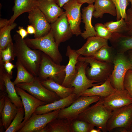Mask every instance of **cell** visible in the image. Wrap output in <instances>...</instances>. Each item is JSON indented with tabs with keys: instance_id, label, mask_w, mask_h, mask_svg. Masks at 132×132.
<instances>
[{
	"instance_id": "obj_3",
	"label": "cell",
	"mask_w": 132,
	"mask_h": 132,
	"mask_svg": "<svg viewBox=\"0 0 132 132\" xmlns=\"http://www.w3.org/2000/svg\"><path fill=\"white\" fill-rule=\"evenodd\" d=\"M26 44L31 48L40 50L49 56L55 62L60 64L62 57L55 42L52 31L43 37L34 39L27 38L24 39Z\"/></svg>"
},
{
	"instance_id": "obj_30",
	"label": "cell",
	"mask_w": 132,
	"mask_h": 132,
	"mask_svg": "<svg viewBox=\"0 0 132 132\" xmlns=\"http://www.w3.org/2000/svg\"><path fill=\"white\" fill-rule=\"evenodd\" d=\"M117 53L116 50L112 47L108 45L102 47L93 57L102 62L113 64Z\"/></svg>"
},
{
	"instance_id": "obj_45",
	"label": "cell",
	"mask_w": 132,
	"mask_h": 132,
	"mask_svg": "<svg viewBox=\"0 0 132 132\" xmlns=\"http://www.w3.org/2000/svg\"><path fill=\"white\" fill-rule=\"evenodd\" d=\"M125 53L131 65L130 69L132 70V49L128 51Z\"/></svg>"
},
{
	"instance_id": "obj_43",
	"label": "cell",
	"mask_w": 132,
	"mask_h": 132,
	"mask_svg": "<svg viewBox=\"0 0 132 132\" xmlns=\"http://www.w3.org/2000/svg\"><path fill=\"white\" fill-rule=\"evenodd\" d=\"M18 30L16 31L17 33L24 39L28 34L27 31L24 29L23 27L19 26L18 27Z\"/></svg>"
},
{
	"instance_id": "obj_14",
	"label": "cell",
	"mask_w": 132,
	"mask_h": 132,
	"mask_svg": "<svg viewBox=\"0 0 132 132\" xmlns=\"http://www.w3.org/2000/svg\"><path fill=\"white\" fill-rule=\"evenodd\" d=\"M28 13L29 22L35 30L34 38L43 37L49 32L51 29L50 24L38 7Z\"/></svg>"
},
{
	"instance_id": "obj_29",
	"label": "cell",
	"mask_w": 132,
	"mask_h": 132,
	"mask_svg": "<svg viewBox=\"0 0 132 132\" xmlns=\"http://www.w3.org/2000/svg\"><path fill=\"white\" fill-rule=\"evenodd\" d=\"M3 77L6 91L8 94L7 96L11 101L18 108L23 107L21 97L17 94L15 85L11 80L12 78L5 70L3 73Z\"/></svg>"
},
{
	"instance_id": "obj_42",
	"label": "cell",
	"mask_w": 132,
	"mask_h": 132,
	"mask_svg": "<svg viewBox=\"0 0 132 132\" xmlns=\"http://www.w3.org/2000/svg\"><path fill=\"white\" fill-rule=\"evenodd\" d=\"M4 66L6 72L12 78V70L16 67V66L13 65L11 62L7 61L4 63Z\"/></svg>"
},
{
	"instance_id": "obj_10",
	"label": "cell",
	"mask_w": 132,
	"mask_h": 132,
	"mask_svg": "<svg viewBox=\"0 0 132 132\" xmlns=\"http://www.w3.org/2000/svg\"><path fill=\"white\" fill-rule=\"evenodd\" d=\"M88 65V63L81 61H78L77 64L76 74L71 82L70 87L74 88L73 93L78 98L87 89L103 83H96L88 78L86 75V69Z\"/></svg>"
},
{
	"instance_id": "obj_36",
	"label": "cell",
	"mask_w": 132,
	"mask_h": 132,
	"mask_svg": "<svg viewBox=\"0 0 132 132\" xmlns=\"http://www.w3.org/2000/svg\"><path fill=\"white\" fill-rule=\"evenodd\" d=\"M74 132H90L94 126L84 121L75 119L72 121Z\"/></svg>"
},
{
	"instance_id": "obj_19",
	"label": "cell",
	"mask_w": 132,
	"mask_h": 132,
	"mask_svg": "<svg viewBox=\"0 0 132 132\" xmlns=\"http://www.w3.org/2000/svg\"><path fill=\"white\" fill-rule=\"evenodd\" d=\"M66 55L68 57L69 61L67 64L66 65L65 76L62 85L66 87H70L76 74V65L80 55L76 50L72 49L69 45L67 47Z\"/></svg>"
},
{
	"instance_id": "obj_2",
	"label": "cell",
	"mask_w": 132,
	"mask_h": 132,
	"mask_svg": "<svg viewBox=\"0 0 132 132\" xmlns=\"http://www.w3.org/2000/svg\"><path fill=\"white\" fill-rule=\"evenodd\" d=\"M103 98L86 109L76 119L86 121L105 132H107V123L112 111L108 110L104 105Z\"/></svg>"
},
{
	"instance_id": "obj_23",
	"label": "cell",
	"mask_w": 132,
	"mask_h": 132,
	"mask_svg": "<svg viewBox=\"0 0 132 132\" xmlns=\"http://www.w3.org/2000/svg\"><path fill=\"white\" fill-rule=\"evenodd\" d=\"M38 7L37 0H14L12 8L13 14L8 21L9 24L14 22L16 18L22 14Z\"/></svg>"
},
{
	"instance_id": "obj_50",
	"label": "cell",
	"mask_w": 132,
	"mask_h": 132,
	"mask_svg": "<svg viewBox=\"0 0 132 132\" xmlns=\"http://www.w3.org/2000/svg\"><path fill=\"white\" fill-rule=\"evenodd\" d=\"M101 131L99 129L97 128V129H96L94 128L91 130L90 132H101Z\"/></svg>"
},
{
	"instance_id": "obj_38",
	"label": "cell",
	"mask_w": 132,
	"mask_h": 132,
	"mask_svg": "<svg viewBox=\"0 0 132 132\" xmlns=\"http://www.w3.org/2000/svg\"><path fill=\"white\" fill-rule=\"evenodd\" d=\"M15 57L13 42L8 44L5 49L0 50V58L4 63L11 62L14 60Z\"/></svg>"
},
{
	"instance_id": "obj_53",
	"label": "cell",
	"mask_w": 132,
	"mask_h": 132,
	"mask_svg": "<svg viewBox=\"0 0 132 132\" xmlns=\"http://www.w3.org/2000/svg\"></svg>"
},
{
	"instance_id": "obj_33",
	"label": "cell",
	"mask_w": 132,
	"mask_h": 132,
	"mask_svg": "<svg viewBox=\"0 0 132 132\" xmlns=\"http://www.w3.org/2000/svg\"><path fill=\"white\" fill-rule=\"evenodd\" d=\"M25 111L23 107L18 108L17 113L5 132H18L22 127Z\"/></svg>"
},
{
	"instance_id": "obj_44",
	"label": "cell",
	"mask_w": 132,
	"mask_h": 132,
	"mask_svg": "<svg viewBox=\"0 0 132 132\" xmlns=\"http://www.w3.org/2000/svg\"><path fill=\"white\" fill-rule=\"evenodd\" d=\"M5 96L2 95L0 96V113L3 109L5 104Z\"/></svg>"
},
{
	"instance_id": "obj_51",
	"label": "cell",
	"mask_w": 132,
	"mask_h": 132,
	"mask_svg": "<svg viewBox=\"0 0 132 132\" xmlns=\"http://www.w3.org/2000/svg\"><path fill=\"white\" fill-rule=\"evenodd\" d=\"M131 4V8L132 9V0H127Z\"/></svg>"
},
{
	"instance_id": "obj_16",
	"label": "cell",
	"mask_w": 132,
	"mask_h": 132,
	"mask_svg": "<svg viewBox=\"0 0 132 132\" xmlns=\"http://www.w3.org/2000/svg\"><path fill=\"white\" fill-rule=\"evenodd\" d=\"M15 88L17 94L21 97L24 110V119L22 122L23 126L38 107L46 104L27 92L22 88L16 85Z\"/></svg>"
},
{
	"instance_id": "obj_31",
	"label": "cell",
	"mask_w": 132,
	"mask_h": 132,
	"mask_svg": "<svg viewBox=\"0 0 132 132\" xmlns=\"http://www.w3.org/2000/svg\"><path fill=\"white\" fill-rule=\"evenodd\" d=\"M15 66L17 70V75L13 82L15 85L20 83H29L34 80L36 77L29 72L19 61L17 60Z\"/></svg>"
},
{
	"instance_id": "obj_12",
	"label": "cell",
	"mask_w": 132,
	"mask_h": 132,
	"mask_svg": "<svg viewBox=\"0 0 132 132\" xmlns=\"http://www.w3.org/2000/svg\"><path fill=\"white\" fill-rule=\"evenodd\" d=\"M82 5L77 0H70L63 7L72 33L76 36L81 35L82 33L80 27Z\"/></svg>"
},
{
	"instance_id": "obj_40",
	"label": "cell",
	"mask_w": 132,
	"mask_h": 132,
	"mask_svg": "<svg viewBox=\"0 0 132 132\" xmlns=\"http://www.w3.org/2000/svg\"><path fill=\"white\" fill-rule=\"evenodd\" d=\"M126 30L125 34L132 36V9H129L126 11Z\"/></svg>"
},
{
	"instance_id": "obj_26",
	"label": "cell",
	"mask_w": 132,
	"mask_h": 132,
	"mask_svg": "<svg viewBox=\"0 0 132 132\" xmlns=\"http://www.w3.org/2000/svg\"><path fill=\"white\" fill-rule=\"evenodd\" d=\"M72 121L57 118L49 123L40 132H74Z\"/></svg>"
},
{
	"instance_id": "obj_41",
	"label": "cell",
	"mask_w": 132,
	"mask_h": 132,
	"mask_svg": "<svg viewBox=\"0 0 132 132\" xmlns=\"http://www.w3.org/2000/svg\"><path fill=\"white\" fill-rule=\"evenodd\" d=\"M4 63L2 59H0V89L2 91H6L3 77V74L5 70L4 66Z\"/></svg>"
},
{
	"instance_id": "obj_35",
	"label": "cell",
	"mask_w": 132,
	"mask_h": 132,
	"mask_svg": "<svg viewBox=\"0 0 132 132\" xmlns=\"http://www.w3.org/2000/svg\"><path fill=\"white\" fill-rule=\"evenodd\" d=\"M115 5L116 10L117 21L121 18L125 21L127 19L126 9L129 3L127 0H111Z\"/></svg>"
},
{
	"instance_id": "obj_32",
	"label": "cell",
	"mask_w": 132,
	"mask_h": 132,
	"mask_svg": "<svg viewBox=\"0 0 132 132\" xmlns=\"http://www.w3.org/2000/svg\"><path fill=\"white\" fill-rule=\"evenodd\" d=\"M17 25L14 22L0 29V50L5 49L8 44L12 43L11 31Z\"/></svg>"
},
{
	"instance_id": "obj_34",
	"label": "cell",
	"mask_w": 132,
	"mask_h": 132,
	"mask_svg": "<svg viewBox=\"0 0 132 132\" xmlns=\"http://www.w3.org/2000/svg\"><path fill=\"white\" fill-rule=\"evenodd\" d=\"M104 25L112 33H125L126 30V23L122 18L116 21H111L104 23Z\"/></svg>"
},
{
	"instance_id": "obj_20",
	"label": "cell",
	"mask_w": 132,
	"mask_h": 132,
	"mask_svg": "<svg viewBox=\"0 0 132 132\" xmlns=\"http://www.w3.org/2000/svg\"><path fill=\"white\" fill-rule=\"evenodd\" d=\"M77 98L76 95L73 93L66 98L40 106L37 108L34 113L37 114H42L63 109L70 105Z\"/></svg>"
},
{
	"instance_id": "obj_11",
	"label": "cell",
	"mask_w": 132,
	"mask_h": 132,
	"mask_svg": "<svg viewBox=\"0 0 132 132\" xmlns=\"http://www.w3.org/2000/svg\"><path fill=\"white\" fill-rule=\"evenodd\" d=\"M60 110L46 113H34L18 132H40L50 122L57 118Z\"/></svg>"
},
{
	"instance_id": "obj_39",
	"label": "cell",
	"mask_w": 132,
	"mask_h": 132,
	"mask_svg": "<svg viewBox=\"0 0 132 132\" xmlns=\"http://www.w3.org/2000/svg\"><path fill=\"white\" fill-rule=\"evenodd\" d=\"M123 86L132 97V70L129 69L126 72L124 77Z\"/></svg>"
},
{
	"instance_id": "obj_8",
	"label": "cell",
	"mask_w": 132,
	"mask_h": 132,
	"mask_svg": "<svg viewBox=\"0 0 132 132\" xmlns=\"http://www.w3.org/2000/svg\"><path fill=\"white\" fill-rule=\"evenodd\" d=\"M102 98L98 96H80L70 105L60 110L57 118L73 120L90 105Z\"/></svg>"
},
{
	"instance_id": "obj_48",
	"label": "cell",
	"mask_w": 132,
	"mask_h": 132,
	"mask_svg": "<svg viewBox=\"0 0 132 132\" xmlns=\"http://www.w3.org/2000/svg\"><path fill=\"white\" fill-rule=\"evenodd\" d=\"M9 24L8 21L5 19H0V28H1Z\"/></svg>"
},
{
	"instance_id": "obj_37",
	"label": "cell",
	"mask_w": 132,
	"mask_h": 132,
	"mask_svg": "<svg viewBox=\"0 0 132 132\" xmlns=\"http://www.w3.org/2000/svg\"><path fill=\"white\" fill-rule=\"evenodd\" d=\"M96 32V36L107 40L111 38L112 33L102 23H97L94 27Z\"/></svg>"
},
{
	"instance_id": "obj_25",
	"label": "cell",
	"mask_w": 132,
	"mask_h": 132,
	"mask_svg": "<svg viewBox=\"0 0 132 132\" xmlns=\"http://www.w3.org/2000/svg\"><path fill=\"white\" fill-rule=\"evenodd\" d=\"M115 90L111 84L109 77L103 83L87 89L81 94L80 96H98L105 98Z\"/></svg>"
},
{
	"instance_id": "obj_6",
	"label": "cell",
	"mask_w": 132,
	"mask_h": 132,
	"mask_svg": "<svg viewBox=\"0 0 132 132\" xmlns=\"http://www.w3.org/2000/svg\"><path fill=\"white\" fill-rule=\"evenodd\" d=\"M132 124V103L115 110L108 121L107 131L120 128V131L128 132Z\"/></svg>"
},
{
	"instance_id": "obj_18",
	"label": "cell",
	"mask_w": 132,
	"mask_h": 132,
	"mask_svg": "<svg viewBox=\"0 0 132 132\" xmlns=\"http://www.w3.org/2000/svg\"><path fill=\"white\" fill-rule=\"evenodd\" d=\"M86 43L80 49L76 50L80 55L93 57L102 47L108 45V40L97 36L89 37Z\"/></svg>"
},
{
	"instance_id": "obj_17",
	"label": "cell",
	"mask_w": 132,
	"mask_h": 132,
	"mask_svg": "<svg viewBox=\"0 0 132 132\" xmlns=\"http://www.w3.org/2000/svg\"><path fill=\"white\" fill-rule=\"evenodd\" d=\"M38 7L50 23L55 22L64 11L55 0H37Z\"/></svg>"
},
{
	"instance_id": "obj_52",
	"label": "cell",
	"mask_w": 132,
	"mask_h": 132,
	"mask_svg": "<svg viewBox=\"0 0 132 132\" xmlns=\"http://www.w3.org/2000/svg\"><path fill=\"white\" fill-rule=\"evenodd\" d=\"M128 132H132V124L128 131Z\"/></svg>"
},
{
	"instance_id": "obj_24",
	"label": "cell",
	"mask_w": 132,
	"mask_h": 132,
	"mask_svg": "<svg viewBox=\"0 0 132 132\" xmlns=\"http://www.w3.org/2000/svg\"><path fill=\"white\" fill-rule=\"evenodd\" d=\"M5 104L1 112L0 126H3L6 130L9 127L16 115L18 108L7 96L5 97Z\"/></svg>"
},
{
	"instance_id": "obj_28",
	"label": "cell",
	"mask_w": 132,
	"mask_h": 132,
	"mask_svg": "<svg viewBox=\"0 0 132 132\" xmlns=\"http://www.w3.org/2000/svg\"><path fill=\"white\" fill-rule=\"evenodd\" d=\"M40 81L44 87L55 92L60 99L66 98L73 93V87H65L51 79L40 80Z\"/></svg>"
},
{
	"instance_id": "obj_21",
	"label": "cell",
	"mask_w": 132,
	"mask_h": 132,
	"mask_svg": "<svg viewBox=\"0 0 132 132\" xmlns=\"http://www.w3.org/2000/svg\"><path fill=\"white\" fill-rule=\"evenodd\" d=\"M109 40L111 46L118 53H125L132 49V36L125 33H113Z\"/></svg>"
},
{
	"instance_id": "obj_46",
	"label": "cell",
	"mask_w": 132,
	"mask_h": 132,
	"mask_svg": "<svg viewBox=\"0 0 132 132\" xmlns=\"http://www.w3.org/2000/svg\"><path fill=\"white\" fill-rule=\"evenodd\" d=\"M27 31L28 34H34L35 33V30L34 27L31 25L27 26Z\"/></svg>"
},
{
	"instance_id": "obj_13",
	"label": "cell",
	"mask_w": 132,
	"mask_h": 132,
	"mask_svg": "<svg viewBox=\"0 0 132 132\" xmlns=\"http://www.w3.org/2000/svg\"><path fill=\"white\" fill-rule=\"evenodd\" d=\"M50 25L55 41L58 46L72 37L73 34L65 11Z\"/></svg>"
},
{
	"instance_id": "obj_49",
	"label": "cell",
	"mask_w": 132,
	"mask_h": 132,
	"mask_svg": "<svg viewBox=\"0 0 132 132\" xmlns=\"http://www.w3.org/2000/svg\"><path fill=\"white\" fill-rule=\"evenodd\" d=\"M77 1L79 3L82 4H83L87 3L88 5L93 4L95 0H77Z\"/></svg>"
},
{
	"instance_id": "obj_27",
	"label": "cell",
	"mask_w": 132,
	"mask_h": 132,
	"mask_svg": "<svg viewBox=\"0 0 132 132\" xmlns=\"http://www.w3.org/2000/svg\"><path fill=\"white\" fill-rule=\"evenodd\" d=\"M94 3L95 10L93 14L94 17L101 18L106 13L116 16V7L111 0H95Z\"/></svg>"
},
{
	"instance_id": "obj_15",
	"label": "cell",
	"mask_w": 132,
	"mask_h": 132,
	"mask_svg": "<svg viewBox=\"0 0 132 132\" xmlns=\"http://www.w3.org/2000/svg\"><path fill=\"white\" fill-rule=\"evenodd\" d=\"M102 102L109 110L113 111L132 103V97L125 89L116 90L102 98Z\"/></svg>"
},
{
	"instance_id": "obj_4",
	"label": "cell",
	"mask_w": 132,
	"mask_h": 132,
	"mask_svg": "<svg viewBox=\"0 0 132 132\" xmlns=\"http://www.w3.org/2000/svg\"><path fill=\"white\" fill-rule=\"evenodd\" d=\"M78 61L88 63L90 67H87L86 73L89 79L96 83H103L111 75L114 65L102 62L93 57L80 55Z\"/></svg>"
},
{
	"instance_id": "obj_47",
	"label": "cell",
	"mask_w": 132,
	"mask_h": 132,
	"mask_svg": "<svg viewBox=\"0 0 132 132\" xmlns=\"http://www.w3.org/2000/svg\"><path fill=\"white\" fill-rule=\"evenodd\" d=\"M57 5L61 8L70 0H55Z\"/></svg>"
},
{
	"instance_id": "obj_5",
	"label": "cell",
	"mask_w": 132,
	"mask_h": 132,
	"mask_svg": "<svg viewBox=\"0 0 132 132\" xmlns=\"http://www.w3.org/2000/svg\"><path fill=\"white\" fill-rule=\"evenodd\" d=\"M66 66L55 63L49 56L42 52L37 77L40 80L50 78L62 85L65 76Z\"/></svg>"
},
{
	"instance_id": "obj_1",
	"label": "cell",
	"mask_w": 132,
	"mask_h": 132,
	"mask_svg": "<svg viewBox=\"0 0 132 132\" xmlns=\"http://www.w3.org/2000/svg\"><path fill=\"white\" fill-rule=\"evenodd\" d=\"M13 39V50L17 60L33 76L37 77L42 52L31 48L18 33L14 35Z\"/></svg>"
},
{
	"instance_id": "obj_7",
	"label": "cell",
	"mask_w": 132,
	"mask_h": 132,
	"mask_svg": "<svg viewBox=\"0 0 132 132\" xmlns=\"http://www.w3.org/2000/svg\"><path fill=\"white\" fill-rule=\"evenodd\" d=\"M113 64V69L109 77L111 84L116 90L124 89L123 81L125 75L131 68L129 61L125 53H117Z\"/></svg>"
},
{
	"instance_id": "obj_22",
	"label": "cell",
	"mask_w": 132,
	"mask_h": 132,
	"mask_svg": "<svg viewBox=\"0 0 132 132\" xmlns=\"http://www.w3.org/2000/svg\"><path fill=\"white\" fill-rule=\"evenodd\" d=\"M95 10L93 4L88 5L82 9V19L85 24V31L81 34L84 39L88 38L95 36L96 32L94 27L92 23V19L93 12Z\"/></svg>"
},
{
	"instance_id": "obj_9",
	"label": "cell",
	"mask_w": 132,
	"mask_h": 132,
	"mask_svg": "<svg viewBox=\"0 0 132 132\" xmlns=\"http://www.w3.org/2000/svg\"><path fill=\"white\" fill-rule=\"evenodd\" d=\"M27 91L39 99L48 104L58 100L60 98L54 92L44 87L38 77L33 82L20 83L15 85Z\"/></svg>"
}]
</instances>
